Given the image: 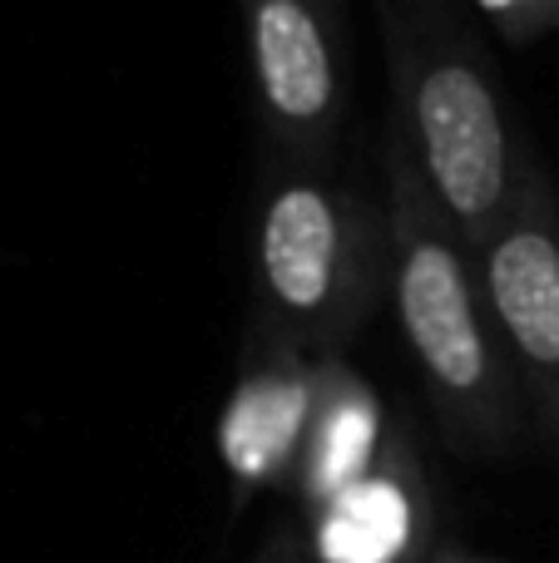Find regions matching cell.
Wrapping results in <instances>:
<instances>
[{
	"label": "cell",
	"mask_w": 559,
	"mask_h": 563,
	"mask_svg": "<svg viewBox=\"0 0 559 563\" xmlns=\"http://www.w3.org/2000/svg\"><path fill=\"white\" fill-rule=\"evenodd\" d=\"M386 218H392L386 301L396 311L436 430L465 460L515 455L535 426L530 406L491 327L471 253L446 223L416 158L392 129H386Z\"/></svg>",
	"instance_id": "1"
},
{
	"label": "cell",
	"mask_w": 559,
	"mask_h": 563,
	"mask_svg": "<svg viewBox=\"0 0 559 563\" xmlns=\"http://www.w3.org/2000/svg\"><path fill=\"white\" fill-rule=\"evenodd\" d=\"M372 15L392 79V134L475 253L511 213L535 148L461 0H372Z\"/></svg>",
	"instance_id": "2"
},
{
	"label": "cell",
	"mask_w": 559,
	"mask_h": 563,
	"mask_svg": "<svg viewBox=\"0 0 559 563\" xmlns=\"http://www.w3.org/2000/svg\"><path fill=\"white\" fill-rule=\"evenodd\" d=\"M248 282L243 336L283 341L313 361L347 356L392 282L386 194L376 198L337 164L257 158Z\"/></svg>",
	"instance_id": "3"
},
{
	"label": "cell",
	"mask_w": 559,
	"mask_h": 563,
	"mask_svg": "<svg viewBox=\"0 0 559 563\" xmlns=\"http://www.w3.org/2000/svg\"><path fill=\"white\" fill-rule=\"evenodd\" d=\"M257 144L273 164L327 168L352 114L347 0H233Z\"/></svg>",
	"instance_id": "4"
},
{
	"label": "cell",
	"mask_w": 559,
	"mask_h": 563,
	"mask_svg": "<svg viewBox=\"0 0 559 563\" xmlns=\"http://www.w3.org/2000/svg\"><path fill=\"white\" fill-rule=\"evenodd\" d=\"M471 263L535 430L559 455V198L540 154H530L511 213Z\"/></svg>",
	"instance_id": "5"
},
{
	"label": "cell",
	"mask_w": 559,
	"mask_h": 563,
	"mask_svg": "<svg viewBox=\"0 0 559 563\" xmlns=\"http://www.w3.org/2000/svg\"><path fill=\"white\" fill-rule=\"evenodd\" d=\"M317 390H322V361L283 341L243 336L238 380L218 420V455L233 479L238 505L263 489H283V495L293 489L317 416Z\"/></svg>",
	"instance_id": "6"
},
{
	"label": "cell",
	"mask_w": 559,
	"mask_h": 563,
	"mask_svg": "<svg viewBox=\"0 0 559 563\" xmlns=\"http://www.w3.org/2000/svg\"><path fill=\"white\" fill-rule=\"evenodd\" d=\"M303 525L317 563H431V485L412 430L396 420L382 460Z\"/></svg>",
	"instance_id": "7"
},
{
	"label": "cell",
	"mask_w": 559,
	"mask_h": 563,
	"mask_svg": "<svg viewBox=\"0 0 559 563\" xmlns=\"http://www.w3.org/2000/svg\"><path fill=\"white\" fill-rule=\"evenodd\" d=\"M396 420L386 416L382 396L372 390V380L352 366L347 356L322 361V390H317V416L307 430L303 460L287 495L297 499L303 519L322 515L332 499H342L366 470L382 460L386 435Z\"/></svg>",
	"instance_id": "8"
},
{
	"label": "cell",
	"mask_w": 559,
	"mask_h": 563,
	"mask_svg": "<svg viewBox=\"0 0 559 563\" xmlns=\"http://www.w3.org/2000/svg\"><path fill=\"white\" fill-rule=\"evenodd\" d=\"M475 15L515 49L559 40V0H471Z\"/></svg>",
	"instance_id": "9"
},
{
	"label": "cell",
	"mask_w": 559,
	"mask_h": 563,
	"mask_svg": "<svg viewBox=\"0 0 559 563\" xmlns=\"http://www.w3.org/2000/svg\"><path fill=\"white\" fill-rule=\"evenodd\" d=\"M253 563H317V559H313V549H307V539L297 534V529H283V534H277Z\"/></svg>",
	"instance_id": "10"
},
{
	"label": "cell",
	"mask_w": 559,
	"mask_h": 563,
	"mask_svg": "<svg viewBox=\"0 0 559 563\" xmlns=\"http://www.w3.org/2000/svg\"><path fill=\"white\" fill-rule=\"evenodd\" d=\"M431 563H485V559H471V554H456V549H446V554H436Z\"/></svg>",
	"instance_id": "11"
}]
</instances>
